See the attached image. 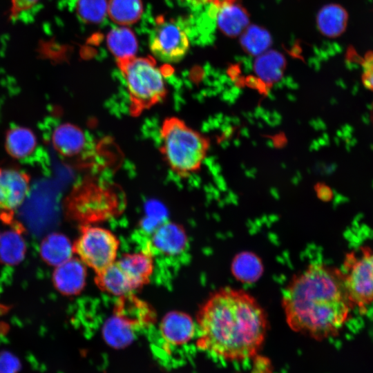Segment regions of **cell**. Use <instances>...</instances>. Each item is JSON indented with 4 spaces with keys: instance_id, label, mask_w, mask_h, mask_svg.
Segmentation results:
<instances>
[{
    "instance_id": "b9f144b4",
    "label": "cell",
    "mask_w": 373,
    "mask_h": 373,
    "mask_svg": "<svg viewBox=\"0 0 373 373\" xmlns=\"http://www.w3.org/2000/svg\"><path fill=\"white\" fill-rule=\"evenodd\" d=\"M229 142L226 139L220 142V146L222 149H226L229 146Z\"/></svg>"
},
{
    "instance_id": "5b68a950",
    "label": "cell",
    "mask_w": 373,
    "mask_h": 373,
    "mask_svg": "<svg viewBox=\"0 0 373 373\" xmlns=\"http://www.w3.org/2000/svg\"><path fill=\"white\" fill-rule=\"evenodd\" d=\"M122 200L115 188L88 180L73 189L66 207L73 219L82 225L92 224L119 214Z\"/></svg>"
},
{
    "instance_id": "30bf717a",
    "label": "cell",
    "mask_w": 373,
    "mask_h": 373,
    "mask_svg": "<svg viewBox=\"0 0 373 373\" xmlns=\"http://www.w3.org/2000/svg\"><path fill=\"white\" fill-rule=\"evenodd\" d=\"M116 262L135 290L149 282L154 269L153 259L149 249L125 254L116 260Z\"/></svg>"
},
{
    "instance_id": "9a60e30c",
    "label": "cell",
    "mask_w": 373,
    "mask_h": 373,
    "mask_svg": "<svg viewBox=\"0 0 373 373\" xmlns=\"http://www.w3.org/2000/svg\"><path fill=\"white\" fill-rule=\"evenodd\" d=\"M348 22L347 10L341 6L330 3L321 8L316 16V25L321 33L336 38L346 30Z\"/></svg>"
},
{
    "instance_id": "836d02e7",
    "label": "cell",
    "mask_w": 373,
    "mask_h": 373,
    "mask_svg": "<svg viewBox=\"0 0 373 373\" xmlns=\"http://www.w3.org/2000/svg\"><path fill=\"white\" fill-rule=\"evenodd\" d=\"M262 82L260 81L258 78L255 77H249L247 79L246 83L247 85L251 88H256V89H260L262 88Z\"/></svg>"
},
{
    "instance_id": "7c38bea8",
    "label": "cell",
    "mask_w": 373,
    "mask_h": 373,
    "mask_svg": "<svg viewBox=\"0 0 373 373\" xmlns=\"http://www.w3.org/2000/svg\"><path fill=\"white\" fill-rule=\"evenodd\" d=\"M85 265L79 258H70L57 266L53 274L55 287L62 294L73 295L81 291L86 281Z\"/></svg>"
},
{
    "instance_id": "83f0119b",
    "label": "cell",
    "mask_w": 373,
    "mask_h": 373,
    "mask_svg": "<svg viewBox=\"0 0 373 373\" xmlns=\"http://www.w3.org/2000/svg\"><path fill=\"white\" fill-rule=\"evenodd\" d=\"M361 82L363 86L373 91V50L367 51L361 60Z\"/></svg>"
},
{
    "instance_id": "ffe728a7",
    "label": "cell",
    "mask_w": 373,
    "mask_h": 373,
    "mask_svg": "<svg viewBox=\"0 0 373 373\" xmlns=\"http://www.w3.org/2000/svg\"><path fill=\"white\" fill-rule=\"evenodd\" d=\"M39 251L46 262L57 267L71 258L73 247L66 236L54 233L43 240Z\"/></svg>"
},
{
    "instance_id": "484cf974",
    "label": "cell",
    "mask_w": 373,
    "mask_h": 373,
    "mask_svg": "<svg viewBox=\"0 0 373 373\" xmlns=\"http://www.w3.org/2000/svg\"><path fill=\"white\" fill-rule=\"evenodd\" d=\"M233 275L245 283L256 280L262 271L259 258L254 254L244 253L238 255L232 263Z\"/></svg>"
},
{
    "instance_id": "9c48e42d",
    "label": "cell",
    "mask_w": 373,
    "mask_h": 373,
    "mask_svg": "<svg viewBox=\"0 0 373 373\" xmlns=\"http://www.w3.org/2000/svg\"><path fill=\"white\" fill-rule=\"evenodd\" d=\"M30 189V176L16 168L0 166V216L10 221L26 199Z\"/></svg>"
},
{
    "instance_id": "e0dca14e",
    "label": "cell",
    "mask_w": 373,
    "mask_h": 373,
    "mask_svg": "<svg viewBox=\"0 0 373 373\" xmlns=\"http://www.w3.org/2000/svg\"><path fill=\"white\" fill-rule=\"evenodd\" d=\"M37 144L36 135L27 127L15 126L6 133V150L14 158L23 159L30 155Z\"/></svg>"
},
{
    "instance_id": "ba28073f",
    "label": "cell",
    "mask_w": 373,
    "mask_h": 373,
    "mask_svg": "<svg viewBox=\"0 0 373 373\" xmlns=\"http://www.w3.org/2000/svg\"><path fill=\"white\" fill-rule=\"evenodd\" d=\"M150 49L162 61L175 63L186 55L189 41L184 30L173 21H160L150 36Z\"/></svg>"
},
{
    "instance_id": "681fc988",
    "label": "cell",
    "mask_w": 373,
    "mask_h": 373,
    "mask_svg": "<svg viewBox=\"0 0 373 373\" xmlns=\"http://www.w3.org/2000/svg\"><path fill=\"white\" fill-rule=\"evenodd\" d=\"M5 309V307H1V306L0 305V312L3 311Z\"/></svg>"
},
{
    "instance_id": "d4e9b609",
    "label": "cell",
    "mask_w": 373,
    "mask_h": 373,
    "mask_svg": "<svg viewBox=\"0 0 373 373\" xmlns=\"http://www.w3.org/2000/svg\"><path fill=\"white\" fill-rule=\"evenodd\" d=\"M240 41L245 51L250 55L258 56L268 50L271 44V37L265 28L251 25L241 33Z\"/></svg>"
},
{
    "instance_id": "c3c4849f",
    "label": "cell",
    "mask_w": 373,
    "mask_h": 373,
    "mask_svg": "<svg viewBox=\"0 0 373 373\" xmlns=\"http://www.w3.org/2000/svg\"><path fill=\"white\" fill-rule=\"evenodd\" d=\"M241 144V142L240 140L238 139H236V140H233V144L236 146V147H238Z\"/></svg>"
},
{
    "instance_id": "ab89813d",
    "label": "cell",
    "mask_w": 373,
    "mask_h": 373,
    "mask_svg": "<svg viewBox=\"0 0 373 373\" xmlns=\"http://www.w3.org/2000/svg\"><path fill=\"white\" fill-rule=\"evenodd\" d=\"M240 134H241L242 136H243L245 137H247V138L249 137V136H250L249 131L246 127H243V128H241Z\"/></svg>"
},
{
    "instance_id": "7bdbcfd3",
    "label": "cell",
    "mask_w": 373,
    "mask_h": 373,
    "mask_svg": "<svg viewBox=\"0 0 373 373\" xmlns=\"http://www.w3.org/2000/svg\"><path fill=\"white\" fill-rule=\"evenodd\" d=\"M231 123L238 125L240 123V119L237 117H232L231 119Z\"/></svg>"
},
{
    "instance_id": "7402d4cb",
    "label": "cell",
    "mask_w": 373,
    "mask_h": 373,
    "mask_svg": "<svg viewBox=\"0 0 373 373\" xmlns=\"http://www.w3.org/2000/svg\"><path fill=\"white\" fill-rule=\"evenodd\" d=\"M26 245L21 231L12 229L0 236V261L7 265H15L24 258Z\"/></svg>"
},
{
    "instance_id": "52a82bcc",
    "label": "cell",
    "mask_w": 373,
    "mask_h": 373,
    "mask_svg": "<svg viewBox=\"0 0 373 373\" xmlns=\"http://www.w3.org/2000/svg\"><path fill=\"white\" fill-rule=\"evenodd\" d=\"M341 272L345 290L353 306L364 308L373 303L372 250L364 247L359 255L348 254Z\"/></svg>"
},
{
    "instance_id": "2e32d148",
    "label": "cell",
    "mask_w": 373,
    "mask_h": 373,
    "mask_svg": "<svg viewBox=\"0 0 373 373\" xmlns=\"http://www.w3.org/2000/svg\"><path fill=\"white\" fill-rule=\"evenodd\" d=\"M285 65V58L280 52L268 50L256 57L253 68L260 81L271 84L281 80Z\"/></svg>"
},
{
    "instance_id": "bcb514c9",
    "label": "cell",
    "mask_w": 373,
    "mask_h": 373,
    "mask_svg": "<svg viewBox=\"0 0 373 373\" xmlns=\"http://www.w3.org/2000/svg\"><path fill=\"white\" fill-rule=\"evenodd\" d=\"M267 94L271 100H274L275 99L274 95L270 90L267 91Z\"/></svg>"
},
{
    "instance_id": "6da1fadb",
    "label": "cell",
    "mask_w": 373,
    "mask_h": 373,
    "mask_svg": "<svg viewBox=\"0 0 373 373\" xmlns=\"http://www.w3.org/2000/svg\"><path fill=\"white\" fill-rule=\"evenodd\" d=\"M198 347L224 359L256 356L267 332L265 310L249 293L229 287L212 294L197 315Z\"/></svg>"
},
{
    "instance_id": "8d00e7d4",
    "label": "cell",
    "mask_w": 373,
    "mask_h": 373,
    "mask_svg": "<svg viewBox=\"0 0 373 373\" xmlns=\"http://www.w3.org/2000/svg\"><path fill=\"white\" fill-rule=\"evenodd\" d=\"M211 171L212 174L216 176L219 175L220 172L221 171V166L218 164H213L211 166Z\"/></svg>"
},
{
    "instance_id": "5bb4252c",
    "label": "cell",
    "mask_w": 373,
    "mask_h": 373,
    "mask_svg": "<svg viewBox=\"0 0 373 373\" xmlns=\"http://www.w3.org/2000/svg\"><path fill=\"white\" fill-rule=\"evenodd\" d=\"M216 23L220 31L230 37L241 34L248 26L247 12L240 5L227 2L218 6Z\"/></svg>"
},
{
    "instance_id": "60d3db41",
    "label": "cell",
    "mask_w": 373,
    "mask_h": 373,
    "mask_svg": "<svg viewBox=\"0 0 373 373\" xmlns=\"http://www.w3.org/2000/svg\"><path fill=\"white\" fill-rule=\"evenodd\" d=\"M301 177H302V175L301 173L298 171L297 172L293 177L292 178V182L294 183H297L298 182H299V180L301 179Z\"/></svg>"
},
{
    "instance_id": "8992f818",
    "label": "cell",
    "mask_w": 373,
    "mask_h": 373,
    "mask_svg": "<svg viewBox=\"0 0 373 373\" xmlns=\"http://www.w3.org/2000/svg\"><path fill=\"white\" fill-rule=\"evenodd\" d=\"M73 252L95 274L115 262L119 247L117 236L107 229L92 224L82 225L73 245Z\"/></svg>"
},
{
    "instance_id": "f1b7e54d",
    "label": "cell",
    "mask_w": 373,
    "mask_h": 373,
    "mask_svg": "<svg viewBox=\"0 0 373 373\" xmlns=\"http://www.w3.org/2000/svg\"><path fill=\"white\" fill-rule=\"evenodd\" d=\"M19 368V361L15 355L7 352L0 354V373H17Z\"/></svg>"
},
{
    "instance_id": "f35d334b",
    "label": "cell",
    "mask_w": 373,
    "mask_h": 373,
    "mask_svg": "<svg viewBox=\"0 0 373 373\" xmlns=\"http://www.w3.org/2000/svg\"><path fill=\"white\" fill-rule=\"evenodd\" d=\"M257 171L255 168H251L249 170H245V175L247 177L253 178L255 177Z\"/></svg>"
},
{
    "instance_id": "74e56055",
    "label": "cell",
    "mask_w": 373,
    "mask_h": 373,
    "mask_svg": "<svg viewBox=\"0 0 373 373\" xmlns=\"http://www.w3.org/2000/svg\"><path fill=\"white\" fill-rule=\"evenodd\" d=\"M265 109L263 108L261 106H258L257 108H256L255 111H254V117H260L262 116V115L264 114V113L265 112Z\"/></svg>"
},
{
    "instance_id": "3957f363",
    "label": "cell",
    "mask_w": 373,
    "mask_h": 373,
    "mask_svg": "<svg viewBox=\"0 0 373 373\" xmlns=\"http://www.w3.org/2000/svg\"><path fill=\"white\" fill-rule=\"evenodd\" d=\"M160 151L167 165L180 178L193 175L200 167L209 147L200 133L176 117H166L160 129Z\"/></svg>"
},
{
    "instance_id": "44dd1931",
    "label": "cell",
    "mask_w": 373,
    "mask_h": 373,
    "mask_svg": "<svg viewBox=\"0 0 373 373\" xmlns=\"http://www.w3.org/2000/svg\"><path fill=\"white\" fill-rule=\"evenodd\" d=\"M107 46L116 61L135 56L137 41L133 32L128 28L117 27L107 35Z\"/></svg>"
},
{
    "instance_id": "1f68e13d",
    "label": "cell",
    "mask_w": 373,
    "mask_h": 373,
    "mask_svg": "<svg viewBox=\"0 0 373 373\" xmlns=\"http://www.w3.org/2000/svg\"><path fill=\"white\" fill-rule=\"evenodd\" d=\"M221 93V99L229 104H233L237 99L229 89H225Z\"/></svg>"
},
{
    "instance_id": "d6a6232c",
    "label": "cell",
    "mask_w": 373,
    "mask_h": 373,
    "mask_svg": "<svg viewBox=\"0 0 373 373\" xmlns=\"http://www.w3.org/2000/svg\"><path fill=\"white\" fill-rule=\"evenodd\" d=\"M220 129H221V131L224 137V138H229L231 136L232 133H233V126L231 125V124H227V123H222L221 125H220Z\"/></svg>"
},
{
    "instance_id": "d590c367",
    "label": "cell",
    "mask_w": 373,
    "mask_h": 373,
    "mask_svg": "<svg viewBox=\"0 0 373 373\" xmlns=\"http://www.w3.org/2000/svg\"><path fill=\"white\" fill-rule=\"evenodd\" d=\"M318 193L321 195V198L327 199L330 195L329 189L324 185L321 184L318 187Z\"/></svg>"
},
{
    "instance_id": "8fae6325",
    "label": "cell",
    "mask_w": 373,
    "mask_h": 373,
    "mask_svg": "<svg viewBox=\"0 0 373 373\" xmlns=\"http://www.w3.org/2000/svg\"><path fill=\"white\" fill-rule=\"evenodd\" d=\"M160 326L161 335L166 343L175 346L188 343L193 338L195 329L192 318L179 311L166 314Z\"/></svg>"
},
{
    "instance_id": "ee69618b",
    "label": "cell",
    "mask_w": 373,
    "mask_h": 373,
    "mask_svg": "<svg viewBox=\"0 0 373 373\" xmlns=\"http://www.w3.org/2000/svg\"><path fill=\"white\" fill-rule=\"evenodd\" d=\"M287 99L291 102H294L296 99V96L291 93L287 94Z\"/></svg>"
},
{
    "instance_id": "4316f807",
    "label": "cell",
    "mask_w": 373,
    "mask_h": 373,
    "mask_svg": "<svg viewBox=\"0 0 373 373\" xmlns=\"http://www.w3.org/2000/svg\"><path fill=\"white\" fill-rule=\"evenodd\" d=\"M108 9L106 0H77L76 11L86 23H97L103 21Z\"/></svg>"
},
{
    "instance_id": "d6986e66",
    "label": "cell",
    "mask_w": 373,
    "mask_h": 373,
    "mask_svg": "<svg viewBox=\"0 0 373 373\" xmlns=\"http://www.w3.org/2000/svg\"><path fill=\"white\" fill-rule=\"evenodd\" d=\"M138 327L128 318L117 314L104 325L103 335L106 342L115 348H122L132 342Z\"/></svg>"
},
{
    "instance_id": "7dc6e473",
    "label": "cell",
    "mask_w": 373,
    "mask_h": 373,
    "mask_svg": "<svg viewBox=\"0 0 373 373\" xmlns=\"http://www.w3.org/2000/svg\"><path fill=\"white\" fill-rule=\"evenodd\" d=\"M370 119H371L372 124L373 125V102H372L371 108H370Z\"/></svg>"
},
{
    "instance_id": "f6af8a7d",
    "label": "cell",
    "mask_w": 373,
    "mask_h": 373,
    "mask_svg": "<svg viewBox=\"0 0 373 373\" xmlns=\"http://www.w3.org/2000/svg\"><path fill=\"white\" fill-rule=\"evenodd\" d=\"M266 144L269 147V148H273L274 146V142L272 140H267V142H266Z\"/></svg>"
},
{
    "instance_id": "277c9868",
    "label": "cell",
    "mask_w": 373,
    "mask_h": 373,
    "mask_svg": "<svg viewBox=\"0 0 373 373\" xmlns=\"http://www.w3.org/2000/svg\"><path fill=\"white\" fill-rule=\"evenodd\" d=\"M117 64L126 81L131 116H140L165 99L167 88L162 72L152 58L135 56L117 60Z\"/></svg>"
},
{
    "instance_id": "f546056e",
    "label": "cell",
    "mask_w": 373,
    "mask_h": 373,
    "mask_svg": "<svg viewBox=\"0 0 373 373\" xmlns=\"http://www.w3.org/2000/svg\"><path fill=\"white\" fill-rule=\"evenodd\" d=\"M40 0H11V19L17 17L21 12L34 7Z\"/></svg>"
},
{
    "instance_id": "603a6c76",
    "label": "cell",
    "mask_w": 373,
    "mask_h": 373,
    "mask_svg": "<svg viewBox=\"0 0 373 373\" xmlns=\"http://www.w3.org/2000/svg\"><path fill=\"white\" fill-rule=\"evenodd\" d=\"M186 243V236L181 227L174 224H164L153 236L155 247L165 254H176L182 251Z\"/></svg>"
},
{
    "instance_id": "cb8c5ba5",
    "label": "cell",
    "mask_w": 373,
    "mask_h": 373,
    "mask_svg": "<svg viewBox=\"0 0 373 373\" xmlns=\"http://www.w3.org/2000/svg\"><path fill=\"white\" fill-rule=\"evenodd\" d=\"M107 12L111 19L122 26L136 23L143 12L142 0H110Z\"/></svg>"
},
{
    "instance_id": "7a4b0ae2",
    "label": "cell",
    "mask_w": 373,
    "mask_h": 373,
    "mask_svg": "<svg viewBox=\"0 0 373 373\" xmlns=\"http://www.w3.org/2000/svg\"><path fill=\"white\" fill-rule=\"evenodd\" d=\"M282 304L290 328L316 340L336 335L353 307L341 271L322 263L310 264L292 278Z\"/></svg>"
},
{
    "instance_id": "4dcf8cb0",
    "label": "cell",
    "mask_w": 373,
    "mask_h": 373,
    "mask_svg": "<svg viewBox=\"0 0 373 373\" xmlns=\"http://www.w3.org/2000/svg\"><path fill=\"white\" fill-rule=\"evenodd\" d=\"M251 373H274L270 360L262 356H256Z\"/></svg>"
},
{
    "instance_id": "e575fe53",
    "label": "cell",
    "mask_w": 373,
    "mask_h": 373,
    "mask_svg": "<svg viewBox=\"0 0 373 373\" xmlns=\"http://www.w3.org/2000/svg\"><path fill=\"white\" fill-rule=\"evenodd\" d=\"M284 86H287L290 89L296 90L298 88V85L291 78L287 77L281 79Z\"/></svg>"
},
{
    "instance_id": "ac0fdd59",
    "label": "cell",
    "mask_w": 373,
    "mask_h": 373,
    "mask_svg": "<svg viewBox=\"0 0 373 373\" xmlns=\"http://www.w3.org/2000/svg\"><path fill=\"white\" fill-rule=\"evenodd\" d=\"M95 281L102 291L115 296H122L135 291L116 260L105 269L97 273Z\"/></svg>"
},
{
    "instance_id": "4fadbf2b",
    "label": "cell",
    "mask_w": 373,
    "mask_h": 373,
    "mask_svg": "<svg viewBox=\"0 0 373 373\" xmlns=\"http://www.w3.org/2000/svg\"><path fill=\"white\" fill-rule=\"evenodd\" d=\"M86 138L82 128L70 123L57 126L52 134L55 149L61 155L70 157L79 154L85 147Z\"/></svg>"
}]
</instances>
